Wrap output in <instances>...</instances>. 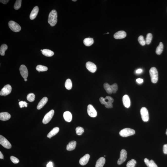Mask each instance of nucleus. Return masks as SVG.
<instances>
[{
    "label": "nucleus",
    "mask_w": 167,
    "mask_h": 167,
    "mask_svg": "<svg viewBox=\"0 0 167 167\" xmlns=\"http://www.w3.org/2000/svg\"><path fill=\"white\" fill-rule=\"evenodd\" d=\"M142 119L144 122H147L149 120L148 111L146 107H143L140 111Z\"/></svg>",
    "instance_id": "obj_8"
},
{
    "label": "nucleus",
    "mask_w": 167,
    "mask_h": 167,
    "mask_svg": "<svg viewBox=\"0 0 167 167\" xmlns=\"http://www.w3.org/2000/svg\"><path fill=\"white\" fill-rule=\"evenodd\" d=\"M152 35L151 33H148L146 36V44L149 45L150 44L152 39Z\"/></svg>",
    "instance_id": "obj_33"
},
{
    "label": "nucleus",
    "mask_w": 167,
    "mask_h": 167,
    "mask_svg": "<svg viewBox=\"0 0 167 167\" xmlns=\"http://www.w3.org/2000/svg\"><path fill=\"white\" fill-rule=\"evenodd\" d=\"M46 167H53V163L52 162H49L47 165Z\"/></svg>",
    "instance_id": "obj_44"
},
{
    "label": "nucleus",
    "mask_w": 167,
    "mask_h": 167,
    "mask_svg": "<svg viewBox=\"0 0 167 167\" xmlns=\"http://www.w3.org/2000/svg\"><path fill=\"white\" fill-rule=\"evenodd\" d=\"M72 1H73L75 2L77 0H73Z\"/></svg>",
    "instance_id": "obj_48"
},
{
    "label": "nucleus",
    "mask_w": 167,
    "mask_h": 167,
    "mask_svg": "<svg viewBox=\"0 0 167 167\" xmlns=\"http://www.w3.org/2000/svg\"><path fill=\"white\" fill-rule=\"evenodd\" d=\"M36 69L40 73V72L46 71L48 70V68L46 66L39 65L37 66Z\"/></svg>",
    "instance_id": "obj_31"
},
{
    "label": "nucleus",
    "mask_w": 167,
    "mask_h": 167,
    "mask_svg": "<svg viewBox=\"0 0 167 167\" xmlns=\"http://www.w3.org/2000/svg\"><path fill=\"white\" fill-rule=\"evenodd\" d=\"M48 101V98L46 97L43 98L39 103L37 106V109L38 110H40L42 109L46 104Z\"/></svg>",
    "instance_id": "obj_19"
},
{
    "label": "nucleus",
    "mask_w": 167,
    "mask_h": 167,
    "mask_svg": "<svg viewBox=\"0 0 167 167\" xmlns=\"http://www.w3.org/2000/svg\"><path fill=\"white\" fill-rule=\"evenodd\" d=\"M142 71V70L141 69H139L137 70L136 71V73L137 74H140V73H141Z\"/></svg>",
    "instance_id": "obj_45"
},
{
    "label": "nucleus",
    "mask_w": 167,
    "mask_h": 167,
    "mask_svg": "<svg viewBox=\"0 0 167 167\" xmlns=\"http://www.w3.org/2000/svg\"><path fill=\"white\" fill-rule=\"evenodd\" d=\"M65 87L68 90H70L72 87V83L70 79H67L65 82Z\"/></svg>",
    "instance_id": "obj_30"
},
{
    "label": "nucleus",
    "mask_w": 167,
    "mask_h": 167,
    "mask_svg": "<svg viewBox=\"0 0 167 167\" xmlns=\"http://www.w3.org/2000/svg\"><path fill=\"white\" fill-rule=\"evenodd\" d=\"M76 134L78 135H81L84 132V129L82 127H78L75 129Z\"/></svg>",
    "instance_id": "obj_36"
},
{
    "label": "nucleus",
    "mask_w": 167,
    "mask_h": 167,
    "mask_svg": "<svg viewBox=\"0 0 167 167\" xmlns=\"http://www.w3.org/2000/svg\"><path fill=\"white\" fill-rule=\"evenodd\" d=\"M42 54L47 57H51L54 55V52L49 49H44L42 52Z\"/></svg>",
    "instance_id": "obj_26"
},
{
    "label": "nucleus",
    "mask_w": 167,
    "mask_h": 167,
    "mask_svg": "<svg viewBox=\"0 0 167 167\" xmlns=\"http://www.w3.org/2000/svg\"><path fill=\"white\" fill-rule=\"evenodd\" d=\"M87 111L88 114L91 117H95L97 116V111L92 105H88Z\"/></svg>",
    "instance_id": "obj_11"
},
{
    "label": "nucleus",
    "mask_w": 167,
    "mask_h": 167,
    "mask_svg": "<svg viewBox=\"0 0 167 167\" xmlns=\"http://www.w3.org/2000/svg\"><path fill=\"white\" fill-rule=\"evenodd\" d=\"M104 156L105 157L106 156H105V155H104Z\"/></svg>",
    "instance_id": "obj_52"
},
{
    "label": "nucleus",
    "mask_w": 167,
    "mask_h": 167,
    "mask_svg": "<svg viewBox=\"0 0 167 167\" xmlns=\"http://www.w3.org/2000/svg\"><path fill=\"white\" fill-rule=\"evenodd\" d=\"M57 13L56 10H53L50 12L48 18V23L51 26L56 25L57 22Z\"/></svg>",
    "instance_id": "obj_2"
},
{
    "label": "nucleus",
    "mask_w": 167,
    "mask_h": 167,
    "mask_svg": "<svg viewBox=\"0 0 167 167\" xmlns=\"http://www.w3.org/2000/svg\"><path fill=\"white\" fill-rule=\"evenodd\" d=\"M38 12V7L37 6L35 7L32 10L30 15V18L31 20H33L36 18V17L37 16Z\"/></svg>",
    "instance_id": "obj_17"
},
{
    "label": "nucleus",
    "mask_w": 167,
    "mask_h": 167,
    "mask_svg": "<svg viewBox=\"0 0 167 167\" xmlns=\"http://www.w3.org/2000/svg\"><path fill=\"white\" fill-rule=\"evenodd\" d=\"M136 161L134 159H132L127 163V167H135L136 164Z\"/></svg>",
    "instance_id": "obj_32"
},
{
    "label": "nucleus",
    "mask_w": 167,
    "mask_h": 167,
    "mask_svg": "<svg viewBox=\"0 0 167 167\" xmlns=\"http://www.w3.org/2000/svg\"><path fill=\"white\" fill-rule=\"evenodd\" d=\"M163 152L164 154H167V144H165L163 146Z\"/></svg>",
    "instance_id": "obj_41"
},
{
    "label": "nucleus",
    "mask_w": 167,
    "mask_h": 167,
    "mask_svg": "<svg viewBox=\"0 0 167 167\" xmlns=\"http://www.w3.org/2000/svg\"><path fill=\"white\" fill-rule=\"evenodd\" d=\"M86 67L89 71L94 73L97 70V67L95 64L91 62H88L86 64Z\"/></svg>",
    "instance_id": "obj_13"
},
{
    "label": "nucleus",
    "mask_w": 167,
    "mask_h": 167,
    "mask_svg": "<svg viewBox=\"0 0 167 167\" xmlns=\"http://www.w3.org/2000/svg\"><path fill=\"white\" fill-rule=\"evenodd\" d=\"M163 49V45L162 42H160L157 48L156 53L158 55H160L162 53Z\"/></svg>",
    "instance_id": "obj_27"
},
{
    "label": "nucleus",
    "mask_w": 167,
    "mask_h": 167,
    "mask_svg": "<svg viewBox=\"0 0 167 167\" xmlns=\"http://www.w3.org/2000/svg\"><path fill=\"white\" fill-rule=\"evenodd\" d=\"M109 34V33H107V34Z\"/></svg>",
    "instance_id": "obj_51"
},
{
    "label": "nucleus",
    "mask_w": 167,
    "mask_h": 167,
    "mask_svg": "<svg viewBox=\"0 0 167 167\" xmlns=\"http://www.w3.org/2000/svg\"><path fill=\"white\" fill-rule=\"evenodd\" d=\"M144 162L148 167H158L157 165L152 160L149 161L147 158L144 159Z\"/></svg>",
    "instance_id": "obj_22"
},
{
    "label": "nucleus",
    "mask_w": 167,
    "mask_h": 167,
    "mask_svg": "<svg viewBox=\"0 0 167 167\" xmlns=\"http://www.w3.org/2000/svg\"><path fill=\"white\" fill-rule=\"evenodd\" d=\"M59 128L58 127H55L53 128L47 135V137L49 138H51L52 137L56 135L59 131Z\"/></svg>",
    "instance_id": "obj_21"
},
{
    "label": "nucleus",
    "mask_w": 167,
    "mask_h": 167,
    "mask_svg": "<svg viewBox=\"0 0 167 167\" xmlns=\"http://www.w3.org/2000/svg\"><path fill=\"white\" fill-rule=\"evenodd\" d=\"M9 0H1L0 2L3 3V4H6L9 2Z\"/></svg>",
    "instance_id": "obj_43"
},
{
    "label": "nucleus",
    "mask_w": 167,
    "mask_h": 167,
    "mask_svg": "<svg viewBox=\"0 0 167 167\" xmlns=\"http://www.w3.org/2000/svg\"><path fill=\"white\" fill-rule=\"evenodd\" d=\"M103 85L104 88L107 93L109 94H111L112 92L111 85L107 83L104 84Z\"/></svg>",
    "instance_id": "obj_29"
},
{
    "label": "nucleus",
    "mask_w": 167,
    "mask_h": 167,
    "mask_svg": "<svg viewBox=\"0 0 167 167\" xmlns=\"http://www.w3.org/2000/svg\"><path fill=\"white\" fill-rule=\"evenodd\" d=\"M0 144L3 147L7 149H10L12 145L8 140L3 136L0 135Z\"/></svg>",
    "instance_id": "obj_7"
},
{
    "label": "nucleus",
    "mask_w": 167,
    "mask_h": 167,
    "mask_svg": "<svg viewBox=\"0 0 167 167\" xmlns=\"http://www.w3.org/2000/svg\"><path fill=\"white\" fill-rule=\"evenodd\" d=\"M35 95L34 94L31 93L28 94L27 97V100L29 102H32L35 100Z\"/></svg>",
    "instance_id": "obj_34"
},
{
    "label": "nucleus",
    "mask_w": 167,
    "mask_h": 167,
    "mask_svg": "<svg viewBox=\"0 0 167 167\" xmlns=\"http://www.w3.org/2000/svg\"><path fill=\"white\" fill-rule=\"evenodd\" d=\"M21 0H17L16 1L14 5V8L15 10H18L21 7Z\"/></svg>",
    "instance_id": "obj_35"
},
{
    "label": "nucleus",
    "mask_w": 167,
    "mask_h": 167,
    "mask_svg": "<svg viewBox=\"0 0 167 167\" xmlns=\"http://www.w3.org/2000/svg\"><path fill=\"white\" fill-rule=\"evenodd\" d=\"M90 158V155L89 154H87L80 159L79 161L80 164L82 166H84L86 165L88 162L89 159Z\"/></svg>",
    "instance_id": "obj_16"
},
{
    "label": "nucleus",
    "mask_w": 167,
    "mask_h": 167,
    "mask_svg": "<svg viewBox=\"0 0 167 167\" xmlns=\"http://www.w3.org/2000/svg\"><path fill=\"white\" fill-rule=\"evenodd\" d=\"M54 114V111L53 110H51L47 113L44 117L43 120V124H46L49 123L53 117Z\"/></svg>",
    "instance_id": "obj_6"
},
{
    "label": "nucleus",
    "mask_w": 167,
    "mask_h": 167,
    "mask_svg": "<svg viewBox=\"0 0 167 167\" xmlns=\"http://www.w3.org/2000/svg\"><path fill=\"white\" fill-rule=\"evenodd\" d=\"M138 41L139 42V44L143 46L145 45L146 44V41L144 39L143 36L142 35H140L139 36L138 38Z\"/></svg>",
    "instance_id": "obj_37"
},
{
    "label": "nucleus",
    "mask_w": 167,
    "mask_h": 167,
    "mask_svg": "<svg viewBox=\"0 0 167 167\" xmlns=\"http://www.w3.org/2000/svg\"><path fill=\"white\" fill-rule=\"evenodd\" d=\"M76 144V142L73 140L69 143L67 146L66 149L67 151H71L75 149Z\"/></svg>",
    "instance_id": "obj_20"
},
{
    "label": "nucleus",
    "mask_w": 167,
    "mask_h": 167,
    "mask_svg": "<svg viewBox=\"0 0 167 167\" xmlns=\"http://www.w3.org/2000/svg\"><path fill=\"white\" fill-rule=\"evenodd\" d=\"M151 81L153 83H157L158 80V73L156 68L155 67H152L149 70Z\"/></svg>",
    "instance_id": "obj_3"
},
{
    "label": "nucleus",
    "mask_w": 167,
    "mask_h": 167,
    "mask_svg": "<svg viewBox=\"0 0 167 167\" xmlns=\"http://www.w3.org/2000/svg\"><path fill=\"white\" fill-rule=\"evenodd\" d=\"M127 158V152L124 149H122L120 153V158L117 162V164L119 165H121L126 160Z\"/></svg>",
    "instance_id": "obj_10"
},
{
    "label": "nucleus",
    "mask_w": 167,
    "mask_h": 167,
    "mask_svg": "<svg viewBox=\"0 0 167 167\" xmlns=\"http://www.w3.org/2000/svg\"><path fill=\"white\" fill-rule=\"evenodd\" d=\"M105 161V159L103 157L100 158L98 159L96 163L95 167H103L104 165Z\"/></svg>",
    "instance_id": "obj_24"
},
{
    "label": "nucleus",
    "mask_w": 167,
    "mask_h": 167,
    "mask_svg": "<svg viewBox=\"0 0 167 167\" xmlns=\"http://www.w3.org/2000/svg\"><path fill=\"white\" fill-rule=\"evenodd\" d=\"M8 46L6 44H2L0 48V54L1 56H4L5 55V51L8 49Z\"/></svg>",
    "instance_id": "obj_28"
},
{
    "label": "nucleus",
    "mask_w": 167,
    "mask_h": 167,
    "mask_svg": "<svg viewBox=\"0 0 167 167\" xmlns=\"http://www.w3.org/2000/svg\"><path fill=\"white\" fill-rule=\"evenodd\" d=\"M27 78L24 79V81H25V82H26V81H27Z\"/></svg>",
    "instance_id": "obj_47"
},
{
    "label": "nucleus",
    "mask_w": 167,
    "mask_h": 167,
    "mask_svg": "<svg viewBox=\"0 0 167 167\" xmlns=\"http://www.w3.org/2000/svg\"><path fill=\"white\" fill-rule=\"evenodd\" d=\"M20 74L24 79L27 78L28 75V72L27 67L25 65L20 66Z\"/></svg>",
    "instance_id": "obj_12"
},
{
    "label": "nucleus",
    "mask_w": 167,
    "mask_h": 167,
    "mask_svg": "<svg viewBox=\"0 0 167 167\" xmlns=\"http://www.w3.org/2000/svg\"><path fill=\"white\" fill-rule=\"evenodd\" d=\"M12 87L9 84H7L4 87L0 92V95L6 96L10 94L12 91Z\"/></svg>",
    "instance_id": "obj_9"
},
{
    "label": "nucleus",
    "mask_w": 167,
    "mask_h": 167,
    "mask_svg": "<svg viewBox=\"0 0 167 167\" xmlns=\"http://www.w3.org/2000/svg\"><path fill=\"white\" fill-rule=\"evenodd\" d=\"M3 155L2 154L1 152H0V158L1 159H3Z\"/></svg>",
    "instance_id": "obj_46"
},
{
    "label": "nucleus",
    "mask_w": 167,
    "mask_h": 167,
    "mask_svg": "<svg viewBox=\"0 0 167 167\" xmlns=\"http://www.w3.org/2000/svg\"><path fill=\"white\" fill-rule=\"evenodd\" d=\"M64 118L66 122H71L72 119V115L70 112L67 111L65 112L64 114Z\"/></svg>",
    "instance_id": "obj_23"
},
{
    "label": "nucleus",
    "mask_w": 167,
    "mask_h": 167,
    "mask_svg": "<svg viewBox=\"0 0 167 167\" xmlns=\"http://www.w3.org/2000/svg\"><path fill=\"white\" fill-rule=\"evenodd\" d=\"M11 115L7 112H3L0 113V120L2 121H7L10 119Z\"/></svg>",
    "instance_id": "obj_18"
},
{
    "label": "nucleus",
    "mask_w": 167,
    "mask_h": 167,
    "mask_svg": "<svg viewBox=\"0 0 167 167\" xmlns=\"http://www.w3.org/2000/svg\"><path fill=\"white\" fill-rule=\"evenodd\" d=\"M43 51V50H41V51H42H42Z\"/></svg>",
    "instance_id": "obj_50"
},
{
    "label": "nucleus",
    "mask_w": 167,
    "mask_h": 167,
    "mask_svg": "<svg viewBox=\"0 0 167 167\" xmlns=\"http://www.w3.org/2000/svg\"><path fill=\"white\" fill-rule=\"evenodd\" d=\"M83 43L86 46H91L93 43V39L92 38H86L84 40Z\"/></svg>",
    "instance_id": "obj_25"
},
{
    "label": "nucleus",
    "mask_w": 167,
    "mask_h": 167,
    "mask_svg": "<svg viewBox=\"0 0 167 167\" xmlns=\"http://www.w3.org/2000/svg\"><path fill=\"white\" fill-rule=\"evenodd\" d=\"M126 33L124 31H120L114 34V37L116 39H121L126 36Z\"/></svg>",
    "instance_id": "obj_14"
},
{
    "label": "nucleus",
    "mask_w": 167,
    "mask_h": 167,
    "mask_svg": "<svg viewBox=\"0 0 167 167\" xmlns=\"http://www.w3.org/2000/svg\"><path fill=\"white\" fill-rule=\"evenodd\" d=\"M100 102L102 104L104 105L105 107L107 108H111L113 107L112 103L114 100L112 98L107 96L105 98L100 97L99 99Z\"/></svg>",
    "instance_id": "obj_1"
},
{
    "label": "nucleus",
    "mask_w": 167,
    "mask_h": 167,
    "mask_svg": "<svg viewBox=\"0 0 167 167\" xmlns=\"http://www.w3.org/2000/svg\"><path fill=\"white\" fill-rule=\"evenodd\" d=\"M123 105L126 108H129L131 105V102L130 97L127 95H125L122 98Z\"/></svg>",
    "instance_id": "obj_15"
},
{
    "label": "nucleus",
    "mask_w": 167,
    "mask_h": 167,
    "mask_svg": "<svg viewBox=\"0 0 167 167\" xmlns=\"http://www.w3.org/2000/svg\"><path fill=\"white\" fill-rule=\"evenodd\" d=\"M111 88L112 90V93H115L117 91L118 89V87L116 83H114L111 85Z\"/></svg>",
    "instance_id": "obj_38"
},
{
    "label": "nucleus",
    "mask_w": 167,
    "mask_h": 167,
    "mask_svg": "<svg viewBox=\"0 0 167 167\" xmlns=\"http://www.w3.org/2000/svg\"><path fill=\"white\" fill-rule=\"evenodd\" d=\"M10 159L12 162L14 164H17L19 162V160L17 158L13 156H11L10 157Z\"/></svg>",
    "instance_id": "obj_39"
},
{
    "label": "nucleus",
    "mask_w": 167,
    "mask_h": 167,
    "mask_svg": "<svg viewBox=\"0 0 167 167\" xmlns=\"http://www.w3.org/2000/svg\"><path fill=\"white\" fill-rule=\"evenodd\" d=\"M135 133L134 130L127 128L123 129L120 131V135L122 137H126L130 136L133 135Z\"/></svg>",
    "instance_id": "obj_4"
},
{
    "label": "nucleus",
    "mask_w": 167,
    "mask_h": 167,
    "mask_svg": "<svg viewBox=\"0 0 167 167\" xmlns=\"http://www.w3.org/2000/svg\"><path fill=\"white\" fill-rule=\"evenodd\" d=\"M136 81L138 82V83L139 84H141L144 81L143 79L141 78H138L136 80Z\"/></svg>",
    "instance_id": "obj_42"
},
{
    "label": "nucleus",
    "mask_w": 167,
    "mask_h": 167,
    "mask_svg": "<svg viewBox=\"0 0 167 167\" xmlns=\"http://www.w3.org/2000/svg\"><path fill=\"white\" fill-rule=\"evenodd\" d=\"M166 135H167V130H166Z\"/></svg>",
    "instance_id": "obj_49"
},
{
    "label": "nucleus",
    "mask_w": 167,
    "mask_h": 167,
    "mask_svg": "<svg viewBox=\"0 0 167 167\" xmlns=\"http://www.w3.org/2000/svg\"><path fill=\"white\" fill-rule=\"evenodd\" d=\"M19 104L20 108H22L25 107H27V103L26 102L20 101L19 102Z\"/></svg>",
    "instance_id": "obj_40"
},
{
    "label": "nucleus",
    "mask_w": 167,
    "mask_h": 167,
    "mask_svg": "<svg viewBox=\"0 0 167 167\" xmlns=\"http://www.w3.org/2000/svg\"><path fill=\"white\" fill-rule=\"evenodd\" d=\"M9 26L10 29L14 32H18L21 29V27L20 25L17 23L12 20L9 21Z\"/></svg>",
    "instance_id": "obj_5"
}]
</instances>
